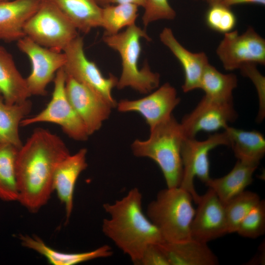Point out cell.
Instances as JSON below:
<instances>
[{
  "label": "cell",
  "mask_w": 265,
  "mask_h": 265,
  "mask_svg": "<svg viewBox=\"0 0 265 265\" xmlns=\"http://www.w3.org/2000/svg\"><path fill=\"white\" fill-rule=\"evenodd\" d=\"M70 20L78 31L89 33L101 27L102 9L95 0H48Z\"/></svg>",
  "instance_id": "obj_23"
},
{
  "label": "cell",
  "mask_w": 265,
  "mask_h": 265,
  "mask_svg": "<svg viewBox=\"0 0 265 265\" xmlns=\"http://www.w3.org/2000/svg\"><path fill=\"white\" fill-rule=\"evenodd\" d=\"M31 108L28 99L19 104H7L0 95V144H11L19 149L22 147L19 128Z\"/></svg>",
  "instance_id": "obj_25"
},
{
  "label": "cell",
  "mask_w": 265,
  "mask_h": 265,
  "mask_svg": "<svg viewBox=\"0 0 265 265\" xmlns=\"http://www.w3.org/2000/svg\"><path fill=\"white\" fill-rule=\"evenodd\" d=\"M67 98L90 135L107 119L113 107L93 90L66 74Z\"/></svg>",
  "instance_id": "obj_13"
},
{
  "label": "cell",
  "mask_w": 265,
  "mask_h": 265,
  "mask_svg": "<svg viewBox=\"0 0 265 265\" xmlns=\"http://www.w3.org/2000/svg\"><path fill=\"white\" fill-rule=\"evenodd\" d=\"M66 56L63 69L66 74L106 100L113 107L117 103L112 95L118 78L112 74L104 77L95 62L88 59L83 38L79 35L63 51Z\"/></svg>",
  "instance_id": "obj_9"
},
{
  "label": "cell",
  "mask_w": 265,
  "mask_h": 265,
  "mask_svg": "<svg viewBox=\"0 0 265 265\" xmlns=\"http://www.w3.org/2000/svg\"><path fill=\"white\" fill-rule=\"evenodd\" d=\"M142 196L136 187L103 208L109 218L102 224L104 235L137 265L146 248L164 242L160 232L142 211Z\"/></svg>",
  "instance_id": "obj_2"
},
{
  "label": "cell",
  "mask_w": 265,
  "mask_h": 265,
  "mask_svg": "<svg viewBox=\"0 0 265 265\" xmlns=\"http://www.w3.org/2000/svg\"><path fill=\"white\" fill-rule=\"evenodd\" d=\"M70 154L63 140L43 128H36L19 149L16 162L18 201L35 213L49 201L58 164Z\"/></svg>",
  "instance_id": "obj_1"
},
{
  "label": "cell",
  "mask_w": 265,
  "mask_h": 265,
  "mask_svg": "<svg viewBox=\"0 0 265 265\" xmlns=\"http://www.w3.org/2000/svg\"><path fill=\"white\" fill-rule=\"evenodd\" d=\"M184 138L181 124L172 115L150 129L148 139L135 140L131 148L135 157L151 159L158 165L167 187H179L183 173L181 151Z\"/></svg>",
  "instance_id": "obj_3"
},
{
  "label": "cell",
  "mask_w": 265,
  "mask_h": 265,
  "mask_svg": "<svg viewBox=\"0 0 265 265\" xmlns=\"http://www.w3.org/2000/svg\"><path fill=\"white\" fill-rule=\"evenodd\" d=\"M159 38L182 66L185 78L182 86L183 91L186 93L199 89L202 75L209 64L206 54L204 52L192 53L187 50L178 41L169 27H164Z\"/></svg>",
  "instance_id": "obj_17"
},
{
  "label": "cell",
  "mask_w": 265,
  "mask_h": 265,
  "mask_svg": "<svg viewBox=\"0 0 265 265\" xmlns=\"http://www.w3.org/2000/svg\"><path fill=\"white\" fill-rule=\"evenodd\" d=\"M98 4L102 7L107 6L110 3H109L108 0H95Z\"/></svg>",
  "instance_id": "obj_37"
},
{
  "label": "cell",
  "mask_w": 265,
  "mask_h": 265,
  "mask_svg": "<svg viewBox=\"0 0 265 265\" xmlns=\"http://www.w3.org/2000/svg\"><path fill=\"white\" fill-rule=\"evenodd\" d=\"M19 50L26 54L31 64V71L26 78L30 95L46 96L47 87L53 80L56 72L66 62L63 52L42 47L26 36L17 41Z\"/></svg>",
  "instance_id": "obj_11"
},
{
  "label": "cell",
  "mask_w": 265,
  "mask_h": 265,
  "mask_svg": "<svg viewBox=\"0 0 265 265\" xmlns=\"http://www.w3.org/2000/svg\"><path fill=\"white\" fill-rule=\"evenodd\" d=\"M206 21L211 29L223 33L233 30L237 23L236 17L229 7L221 3L210 5Z\"/></svg>",
  "instance_id": "obj_31"
},
{
  "label": "cell",
  "mask_w": 265,
  "mask_h": 265,
  "mask_svg": "<svg viewBox=\"0 0 265 265\" xmlns=\"http://www.w3.org/2000/svg\"><path fill=\"white\" fill-rule=\"evenodd\" d=\"M0 95L7 104L23 103L31 96L26 79L18 70L12 55L0 45Z\"/></svg>",
  "instance_id": "obj_21"
},
{
  "label": "cell",
  "mask_w": 265,
  "mask_h": 265,
  "mask_svg": "<svg viewBox=\"0 0 265 265\" xmlns=\"http://www.w3.org/2000/svg\"><path fill=\"white\" fill-rule=\"evenodd\" d=\"M260 201L257 193L244 190L224 205L228 233L236 232L242 220Z\"/></svg>",
  "instance_id": "obj_29"
},
{
  "label": "cell",
  "mask_w": 265,
  "mask_h": 265,
  "mask_svg": "<svg viewBox=\"0 0 265 265\" xmlns=\"http://www.w3.org/2000/svg\"><path fill=\"white\" fill-rule=\"evenodd\" d=\"M41 0H0V40L17 41L25 36L24 27L37 11Z\"/></svg>",
  "instance_id": "obj_18"
},
{
  "label": "cell",
  "mask_w": 265,
  "mask_h": 265,
  "mask_svg": "<svg viewBox=\"0 0 265 265\" xmlns=\"http://www.w3.org/2000/svg\"><path fill=\"white\" fill-rule=\"evenodd\" d=\"M219 3L228 7L243 3H254L264 5L265 4V0H222Z\"/></svg>",
  "instance_id": "obj_35"
},
{
  "label": "cell",
  "mask_w": 265,
  "mask_h": 265,
  "mask_svg": "<svg viewBox=\"0 0 265 265\" xmlns=\"http://www.w3.org/2000/svg\"><path fill=\"white\" fill-rule=\"evenodd\" d=\"M258 166L238 160L228 174L218 178H211L205 185L215 192L225 205L252 183Z\"/></svg>",
  "instance_id": "obj_22"
},
{
  "label": "cell",
  "mask_w": 265,
  "mask_h": 265,
  "mask_svg": "<svg viewBox=\"0 0 265 265\" xmlns=\"http://www.w3.org/2000/svg\"><path fill=\"white\" fill-rule=\"evenodd\" d=\"M238 160L259 165L265 154V139L260 132L245 131L228 126L224 129Z\"/></svg>",
  "instance_id": "obj_24"
},
{
  "label": "cell",
  "mask_w": 265,
  "mask_h": 265,
  "mask_svg": "<svg viewBox=\"0 0 265 265\" xmlns=\"http://www.w3.org/2000/svg\"><path fill=\"white\" fill-rule=\"evenodd\" d=\"M22 245L45 257L53 265H75L96 259L108 257L112 252L110 246L103 245L94 250L81 253H65L47 245L37 236L21 235Z\"/></svg>",
  "instance_id": "obj_20"
},
{
  "label": "cell",
  "mask_w": 265,
  "mask_h": 265,
  "mask_svg": "<svg viewBox=\"0 0 265 265\" xmlns=\"http://www.w3.org/2000/svg\"><path fill=\"white\" fill-rule=\"evenodd\" d=\"M239 69L243 76L248 78L252 81L256 89L259 102L257 120L260 122L265 116V78L258 70L256 64H246Z\"/></svg>",
  "instance_id": "obj_33"
},
{
  "label": "cell",
  "mask_w": 265,
  "mask_h": 265,
  "mask_svg": "<svg viewBox=\"0 0 265 265\" xmlns=\"http://www.w3.org/2000/svg\"><path fill=\"white\" fill-rule=\"evenodd\" d=\"M220 145L230 146L225 131L212 134L204 140L186 137L183 139L181 152L183 173L179 186L191 194L196 204L200 195L195 190L194 178L197 177L205 184L211 179L209 154L212 150Z\"/></svg>",
  "instance_id": "obj_8"
},
{
  "label": "cell",
  "mask_w": 265,
  "mask_h": 265,
  "mask_svg": "<svg viewBox=\"0 0 265 265\" xmlns=\"http://www.w3.org/2000/svg\"><path fill=\"white\" fill-rule=\"evenodd\" d=\"M66 73L63 67L56 73L52 98L46 107L33 116L24 118L20 126L25 127L41 122L59 125L70 138L80 141L89 136L84 125L69 102L66 93Z\"/></svg>",
  "instance_id": "obj_7"
},
{
  "label": "cell",
  "mask_w": 265,
  "mask_h": 265,
  "mask_svg": "<svg viewBox=\"0 0 265 265\" xmlns=\"http://www.w3.org/2000/svg\"><path fill=\"white\" fill-rule=\"evenodd\" d=\"M143 8L144 11L142 21L145 27L157 21L173 20L176 16V13L168 0H146Z\"/></svg>",
  "instance_id": "obj_32"
},
{
  "label": "cell",
  "mask_w": 265,
  "mask_h": 265,
  "mask_svg": "<svg viewBox=\"0 0 265 265\" xmlns=\"http://www.w3.org/2000/svg\"><path fill=\"white\" fill-rule=\"evenodd\" d=\"M108 1L110 4H131L144 8L146 0H108Z\"/></svg>",
  "instance_id": "obj_36"
},
{
  "label": "cell",
  "mask_w": 265,
  "mask_h": 265,
  "mask_svg": "<svg viewBox=\"0 0 265 265\" xmlns=\"http://www.w3.org/2000/svg\"><path fill=\"white\" fill-rule=\"evenodd\" d=\"M238 79L233 74H223L210 63L202 75L200 88L204 96L214 100L233 101V92L237 87Z\"/></svg>",
  "instance_id": "obj_26"
},
{
  "label": "cell",
  "mask_w": 265,
  "mask_h": 265,
  "mask_svg": "<svg viewBox=\"0 0 265 265\" xmlns=\"http://www.w3.org/2000/svg\"><path fill=\"white\" fill-rule=\"evenodd\" d=\"M159 245L169 265H217L219 261L207 243L192 238L178 242L164 241Z\"/></svg>",
  "instance_id": "obj_19"
},
{
  "label": "cell",
  "mask_w": 265,
  "mask_h": 265,
  "mask_svg": "<svg viewBox=\"0 0 265 265\" xmlns=\"http://www.w3.org/2000/svg\"><path fill=\"white\" fill-rule=\"evenodd\" d=\"M78 30L52 2L43 0L26 22L24 31L38 45L62 52L78 35Z\"/></svg>",
  "instance_id": "obj_6"
},
{
  "label": "cell",
  "mask_w": 265,
  "mask_h": 265,
  "mask_svg": "<svg viewBox=\"0 0 265 265\" xmlns=\"http://www.w3.org/2000/svg\"><path fill=\"white\" fill-rule=\"evenodd\" d=\"M142 38L151 40L146 31L136 24L116 34L103 37V42L117 52L121 59L122 72L116 85L118 89L130 87L140 93L148 94L159 87L160 75L153 72L147 62L141 68L138 67Z\"/></svg>",
  "instance_id": "obj_4"
},
{
  "label": "cell",
  "mask_w": 265,
  "mask_h": 265,
  "mask_svg": "<svg viewBox=\"0 0 265 265\" xmlns=\"http://www.w3.org/2000/svg\"><path fill=\"white\" fill-rule=\"evenodd\" d=\"M138 7L131 4H111L102 7L101 27L104 35H111L122 28L135 24Z\"/></svg>",
  "instance_id": "obj_28"
},
{
  "label": "cell",
  "mask_w": 265,
  "mask_h": 265,
  "mask_svg": "<svg viewBox=\"0 0 265 265\" xmlns=\"http://www.w3.org/2000/svg\"><path fill=\"white\" fill-rule=\"evenodd\" d=\"M216 53L227 71L248 63L265 65V40L252 26L241 34L232 30L224 33Z\"/></svg>",
  "instance_id": "obj_10"
},
{
  "label": "cell",
  "mask_w": 265,
  "mask_h": 265,
  "mask_svg": "<svg viewBox=\"0 0 265 265\" xmlns=\"http://www.w3.org/2000/svg\"><path fill=\"white\" fill-rule=\"evenodd\" d=\"M239 236L256 238L265 233V201L260 202L239 223L236 231Z\"/></svg>",
  "instance_id": "obj_30"
},
{
  "label": "cell",
  "mask_w": 265,
  "mask_h": 265,
  "mask_svg": "<svg viewBox=\"0 0 265 265\" xmlns=\"http://www.w3.org/2000/svg\"><path fill=\"white\" fill-rule=\"evenodd\" d=\"M86 148L70 154L57 166L53 176L52 186L65 208L66 220L70 218L74 206V193L77 181L87 167Z\"/></svg>",
  "instance_id": "obj_16"
},
{
  "label": "cell",
  "mask_w": 265,
  "mask_h": 265,
  "mask_svg": "<svg viewBox=\"0 0 265 265\" xmlns=\"http://www.w3.org/2000/svg\"><path fill=\"white\" fill-rule=\"evenodd\" d=\"M192 201L191 194L179 186L161 190L148 204L146 215L165 241L191 238V226L195 211Z\"/></svg>",
  "instance_id": "obj_5"
},
{
  "label": "cell",
  "mask_w": 265,
  "mask_h": 265,
  "mask_svg": "<svg viewBox=\"0 0 265 265\" xmlns=\"http://www.w3.org/2000/svg\"><path fill=\"white\" fill-rule=\"evenodd\" d=\"M237 116L233 101H218L204 96L180 124L184 137L195 138L201 131L212 132L225 129Z\"/></svg>",
  "instance_id": "obj_12"
},
{
  "label": "cell",
  "mask_w": 265,
  "mask_h": 265,
  "mask_svg": "<svg viewBox=\"0 0 265 265\" xmlns=\"http://www.w3.org/2000/svg\"></svg>",
  "instance_id": "obj_39"
},
{
  "label": "cell",
  "mask_w": 265,
  "mask_h": 265,
  "mask_svg": "<svg viewBox=\"0 0 265 265\" xmlns=\"http://www.w3.org/2000/svg\"><path fill=\"white\" fill-rule=\"evenodd\" d=\"M191 226V238L204 242L228 234L225 206L209 187L200 195Z\"/></svg>",
  "instance_id": "obj_15"
},
{
  "label": "cell",
  "mask_w": 265,
  "mask_h": 265,
  "mask_svg": "<svg viewBox=\"0 0 265 265\" xmlns=\"http://www.w3.org/2000/svg\"><path fill=\"white\" fill-rule=\"evenodd\" d=\"M19 149L9 144H0V200L18 201L16 162Z\"/></svg>",
  "instance_id": "obj_27"
},
{
  "label": "cell",
  "mask_w": 265,
  "mask_h": 265,
  "mask_svg": "<svg viewBox=\"0 0 265 265\" xmlns=\"http://www.w3.org/2000/svg\"><path fill=\"white\" fill-rule=\"evenodd\" d=\"M137 265H169V264L159 244H153L146 248Z\"/></svg>",
  "instance_id": "obj_34"
},
{
  "label": "cell",
  "mask_w": 265,
  "mask_h": 265,
  "mask_svg": "<svg viewBox=\"0 0 265 265\" xmlns=\"http://www.w3.org/2000/svg\"><path fill=\"white\" fill-rule=\"evenodd\" d=\"M180 102L176 89L166 82L142 98L121 100L117 103L116 107L121 112L138 113L150 130L171 117Z\"/></svg>",
  "instance_id": "obj_14"
},
{
  "label": "cell",
  "mask_w": 265,
  "mask_h": 265,
  "mask_svg": "<svg viewBox=\"0 0 265 265\" xmlns=\"http://www.w3.org/2000/svg\"><path fill=\"white\" fill-rule=\"evenodd\" d=\"M204 0L206 1L211 5L215 4V3H219L221 2L222 0Z\"/></svg>",
  "instance_id": "obj_38"
}]
</instances>
